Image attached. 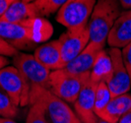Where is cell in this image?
<instances>
[{
  "instance_id": "4316f807",
  "label": "cell",
  "mask_w": 131,
  "mask_h": 123,
  "mask_svg": "<svg viewBox=\"0 0 131 123\" xmlns=\"http://www.w3.org/2000/svg\"><path fill=\"white\" fill-rule=\"evenodd\" d=\"M0 123H17L16 121H14L11 118H7V117L0 116Z\"/></svg>"
},
{
  "instance_id": "484cf974",
  "label": "cell",
  "mask_w": 131,
  "mask_h": 123,
  "mask_svg": "<svg viewBox=\"0 0 131 123\" xmlns=\"http://www.w3.org/2000/svg\"><path fill=\"white\" fill-rule=\"evenodd\" d=\"M8 64H9V60H8L6 56L0 55V70L3 69L4 67H6Z\"/></svg>"
},
{
  "instance_id": "9c48e42d",
  "label": "cell",
  "mask_w": 131,
  "mask_h": 123,
  "mask_svg": "<svg viewBox=\"0 0 131 123\" xmlns=\"http://www.w3.org/2000/svg\"><path fill=\"white\" fill-rule=\"evenodd\" d=\"M110 55L112 61V73L106 85L112 93V97L123 94H127L131 87L129 74L125 68L122 60V53L120 48L111 47Z\"/></svg>"
},
{
  "instance_id": "8fae6325",
  "label": "cell",
  "mask_w": 131,
  "mask_h": 123,
  "mask_svg": "<svg viewBox=\"0 0 131 123\" xmlns=\"http://www.w3.org/2000/svg\"><path fill=\"white\" fill-rule=\"evenodd\" d=\"M106 42L111 47L123 48L131 42V10L122 11L114 22L107 36Z\"/></svg>"
},
{
  "instance_id": "ac0fdd59",
  "label": "cell",
  "mask_w": 131,
  "mask_h": 123,
  "mask_svg": "<svg viewBox=\"0 0 131 123\" xmlns=\"http://www.w3.org/2000/svg\"><path fill=\"white\" fill-rule=\"evenodd\" d=\"M19 114V107L0 88V116L14 119Z\"/></svg>"
},
{
  "instance_id": "e0dca14e",
  "label": "cell",
  "mask_w": 131,
  "mask_h": 123,
  "mask_svg": "<svg viewBox=\"0 0 131 123\" xmlns=\"http://www.w3.org/2000/svg\"><path fill=\"white\" fill-rule=\"evenodd\" d=\"M112 98V93L105 82H101L97 86L95 96V112L98 115L106 107Z\"/></svg>"
},
{
  "instance_id": "ba28073f",
  "label": "cell",
  "mask_w": 131,
  "mask_h": 123,
  "mask_svg": "<svg viewBox=\"0 0 131 123\" xmlns=\"http://www.w3.org/2000/svg\"><path fill=\"white\" fill-rule=\"evenodd\" d=\"M58 41L60 43L63 67H65L89 44L90 33L88 25L67 29V31L59 37Z\"/></svg>"
},
{
  "instance_id": "6da1fadb",
  "label": "cell",
  "mask_w": 131,
  "mask_h": 123,
  "mask_svg": "<svg viewBox=\"0 0 131 123\" xmlns=\"http://www.w3.org/2000/svg\"><path fill=\"white\" fill-rule=\"evenodd\" d=\"M51 24L43 17L9 23L0 21V37L18 50L31 49L52 36Z\"/></svg>"
},
{
  "instance_id": "d6986e66",
  "label": "cell",
  "mask_w": 131,
  "mask_h": 123,
  "mask_svg": "<svg viewBox=\"0 0 131 123\" xmlns=\"http://www.w3.org/2000/svg\"><path fill=\"white\" fill-rule=\"evenodd\" d=\"M30 105L31 106L26 117V123H48L41 103L37 99H31Z\"/></svg>"
},
{
  "instance_id": "277c9868",
  "label": "cell",
  "mask_w": 131,
  "mask_h": 123,
  "mask_svg": "<svg viewBox=\"0 0 131 123\" xmlns=\"http://www.w3.org/2000/svg\"><path fill=\"white\" fill-rule=\"evenodd\" d=\"M90 72L83 74H72L64 68L53 70L50 73L47 90L66 103L74 104L84 87L90 79Z\"/></svg>"
},
{
  "instance_id": "2e32d148",
  "label": "cell",
  "mask_w": 131,
  "mask_h": 123,
  "mask_svg": "<svg viewBox=\"0 0 131 123\" xmlns=\"http://www.w3.org/2000/svg\"><path fill=\"white\" fill-rule=\"evenodd\" d=\"M112 73V61L111 55L107 51L103 49L100 51L95 63L93 65L90 74V80L95 84H100L101 82H107Z\"/></svg>"
},
{
  "instance_id": "8992f818",
  "label": "cell",
  "mask_w": 131,
  "mask_h": 123,
  "mask_svg": "<svg viewBox=\"0 0 131 123\" xmlns=\"http://www.w3.org/2000/svg\"><path fill=\"white\" fill-rule=\"evenodd\" d=\"M98 0H67L57 11L56 21L67 29L88 25Z\"/></svg>"
},
{
  "instance_id": "9a60e30c",
  "label": "cell",
  "mask_w": 131,
  "mask_h": 123,
  "mask_svg": "<svg viewBox=\"0 0 131 123\" xmlns=\"http://www.w3.org/2000/svg\"><path fill=\"white\" fill-rule=\"evenodd\" d=\"M131 109V95L123 94L112 97L105 109L98 116L111 123H117L126 112Z\"/></svg>"
},
{
  "instance_id": "3957f363",
  "label": "cell",
  "mask_w": 131,
  "mask_h": 123,
  "mask_svg": "<svg viewBox=\"0 0 131 123\" xmlns=\"http://www.w3.org/2000/svg\"><path fill=\"white\" fill-rule=\"evenodd\" d=\"M37 99L43 105L48 123H82L66 102L39 86L31 88L30 100Z\"/></svg>"
},
{
  "instance_id": "7a4b0ae2",
  "label": "cell",
  "mask_w": 131,
  "mask_h": 123,
  "mask_svg": "<svg viewBox=\"0 0 131 123\" xmlns=\"http://www.w3.org/2000/svg\"><path fill=\"white\" fill-rule=\"evenodd\" d=\"M119 0H98L88 23L90 41L105 46L114 22L122 12Z\"/></svg>"
},
{
  "instance_id": "52a82bcc",
  "label": "cell",
  "mask_w": 131,
  "mask_h": 123,
  "mask_svg": "<svg viewBox=\"0 0 131 123\" xmlns=\"http://www.w3.org/2000/svg\"><path fill=\"white\" fill-rule=\"evenodd\" d=\"M12 61L31 88L33 86H39L47 89L51 71L40 64L34 55L19 52L14 56Z\"/></svg>"
},
{
  "instance_id": "44dd1931",
  "label": "cell",
  "mask_w": 131,
  "mask_h": 123,
  "mask_svg": "<svg viewBox=\"0 0 131 123\" xmlns=\"http://www.w3.org/2000/svg\"><path fill=\"white\" fill-rule=\"evenodd\" d=\"M20 51L17 48H15L10 43H8L5 39L0 37V55L6 56V57H14Z\"/></svg>"
},
{
  "instance_id": "5bb4252c",
  "label": "cell",
  "mask_w": 131,
  "mask_h": 123,
  "mask_svg": "<svg viewBox=\"0 0 131 123\" xmlns=\"http://www.w3.org/2000/svg\"><path fill=\"white\" fill-rule=\"evenodd\" d=\"M39 17L41 16L34 2H25L24 0H18L10 5L0 21H5L9 23H20Z\"/></svg>"
},
{
  "instance_id": "7402d4cb",
  "label": "cell",
  "mask_w": 131,
  "mask_h": 123,
  "mask_svg": "<svg viewBox=\"0 0 131 123\" xmlns=\"http://www.w3.org/2000/svg\"><path fill=\"white\" fill-rule=\"evenodd\" d=\"M121 53H122L123 64H124L125 68H126V70L129 74V77H130L131 80V42L122 48Z\"/></svg>"
},
{
  "instance_id": "603a6c76",
  "label": "cell",
  "mask_w": 131,
  "mask_h": 123,
  "mask_svg": "<svg viewBox=\"0 0 131 123\" xmlns=\"http://www.w3.org/2000/svg\"><path fill=\"white\" fill-rule=\"evenodd\" d=\"M18 0H0V19L7 11V9L10 7V5Z\"/></svg>"
},
{
  "instance_id": "5b68a950",
  "label": "cell",
  "mask_w": 131,
  "mask_h": 123,
  "mask_svg": "<svg viewBox=\"0 0 131 123\" xmlns=\"http://www.w3.org/2000/svg\"><path fill=\"white\" fill-rule=\"evenodd\" d=\"M0 88L18 107L30 104L31 87L15 66H6L0 70Z\"/></svg>"
},
{
  "instance_id": "d4e9b609",
  "label": "cell",
  "mask_w": 131,
  "mask_h": 123,
  "mask_svg": "<svg viewBox=\"0 0 131 123\" xmlns=\"http://www.w3.org/2000/svg\"><path fill=\"white\" fill-rule=\"evenodd\" d=\"M119 2L124 10H131V0H119Z\"/></svg>"
},
{
  "instance_id": "ffe728a7",
  "label": "cell",
  "mask_w": 131,
  "mask_h": 123,
  "mask_svg": "<svg viewBox=\"0 0 131 123\" xmlns=\"http://www.w3.org/2000/svg\"><path fill=\"white\" fill-rule=\"evenodd\" d=\"M67 0H36L34 4L38 8L41 17H46L57 12Z\"/></svg>"
},
{
  "instance_id": "f1b7e54d",
  "label": "cell",
  "mask_w": 131,
  "mask_h": 123,
  "mask_svg": "<svg viewBox=\"0 0 131 123\" xmlns=\"http://www.w3.org/2000/svg\"><path fill=\"white\" fill-rule=\"evenodd\" d=\"M25 2H35L36 0H24Z\"/></svg>"
},
{
  "instance_id": "7c38bea8",
  "label": "cell",
  "mask_w": 131,
  "mask_h": 123,
  "mask_svg": "<svg viewBox=\"0 0 131 123\" xmlns=\"http://www.w3.org/2000/svg\"><path fill=\"white\" fill-rule=\"evenodd\" d=\"M104 47L105 46L90 41L85 49L66 65L64 69L72 74H83L90 72L98 54L104 49Z\"/></svg>"
},
{
  "instance_id": "30bf717a",
  "label": "cell",
  "mask_w": 131,
  "mask_h": 123,
  "mask_svg": "<svg viewBox=\"0 0 131 123\" xmlns=\"http://www.w3.org/2000/svg\"><path fill=\"white\" fill-rule=\"evenodd\" d=\"M97 86L90 79L86 82L74 103L75 112L82 123H94L98 116L95 112V96Z\"/></svg>"
},
{
  "instance_id": "83f0119b",
  "label": "cell",
  "mask_w": 131,
  "mask_h": 123,
  "mask_svg": "<svg viewBox=\"0 0 131 123\" xmlns=\"http://www.w3.org/2000/svg\"><path fill=\"white\" fill-rule=\"evenodd\" d=\"M94 123H111V122H108V121H106L105 119L101 118L100 116H97L96 119H95V121H94Z\"/></svg>"
},
{
  "instance_id": "4fadbf2b",
  "label": "cell",
  "mask_w": 131,
  "mask_h": 123,
  "mask_svg": "<svg viewBox=\"0 0 131 123\" xmlns=\"http://www.w3.org/2000/svg\"><path fill=\"white\" fill-rule=\"evenodd\" d=\"M34 56L40 64H42L50 71L64 68L58 39L51 40L38 46L34 52Z\"/></svg>"
},
{
  "instance_id": "cb8c5ba5",
  "label": "cell",
  "mask_w": 131,
  "mask_h": 123,
  "mask_svg": "<svg viewBox=\"0 0 131 123\" xmlns=\"http://www.w3.org/2000/svg\"><path fill=\"white\" fill-rule=\"evenodd\" d=\"M117 123H131V109L119 119Z\"/></svg>"
}]
</instances>
